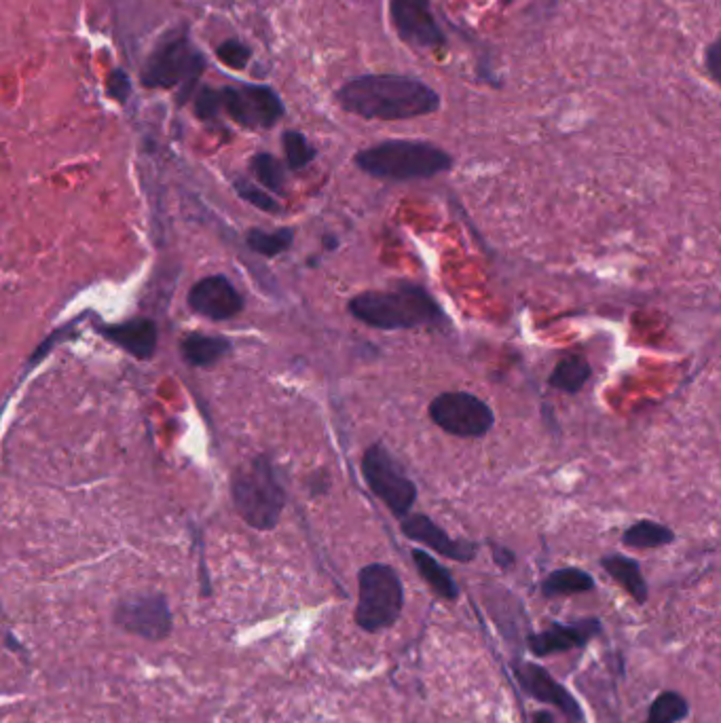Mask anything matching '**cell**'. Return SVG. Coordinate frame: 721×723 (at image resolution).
Returning a JSON list of instances; mask_svg holds the SVG:
<instances>
[{
  "instance_id": "1",
  "label": "cell",
  "mask_w": 721,
  "mask_h": 723,
  "mask_svg": "<svg viewBox=\"0 0 721 723\" xmlns=\"http://www.w3.org/2000/svg\"><path fill=\"white\" fill-rule=\"evenodd\" d=\"M345 113L377 121H409L440 110V94L409 74H362L335 94Z\"/></svg>"
},
{
  "instance_id": "2",
  "label": "cell",
  "mask_w": 721,
  "mask_h": 723,
  "mask_svg": "<svg viewBox=\"0 0 721 723\" xmlns=\"http://www.w3.org/2000/svg\"><path fill=\"white\" fill-rule=\"evenodd\" d=\"M347 311L377 330H411L445 320L428 290L406 282L385 292H362L347 303Z\"/></svg>"
},
{
  "instance_id": "3",
  "label": "cell",
  "mask_w": 721,
  "mask_h": 723,
  "mask_svg": "<svg viewBox=\"0 0 721 723\" xmlns=\"http://www.w3.org/2000/svg\"><path fill=\"white\" fill-rule=\"evenodd\" d=\"M354 163L379 180H425L453 168V157L432 142L383 140L356 153Z\"/></svg>"
},
{
  "instance_id": "4",
  "label": "cell",
  "mask_w": 721,
  "mask_h": 723,
  "mask_svg": "<svg viewBox=\"0 0 721 723\" xmlns=\"http://www.w3.org/2000/svg\"><path fill=\"white\" fill-rule=\"evenodd\" d=\"M231 495L235 510L250 527L269 531L280 523L286 495L267 457H256L235 474Z\"/></svg>"
},
{
  "instance_id": "5",
  "label": "cell",
  "mask_w": 721,
  "mask_h": 723,
  "mask_svg": "<svg viewBox=\"0 0 721 723\" xmlns=\"http://www.w3.org/2000/svg\"><path fill=\"white\" fill-rule=\"evenodd\" d=\"M404 607V586L394 567L373 563L358 573L356 624L366 633L392 628Z\"/></svg>"
},
{
  "instance_id": "6",
  "label": "cell",
  "mask_w": 721,
  "mask_h": 723,
  "mask_svg": "<svg viewBox=\"0 0 721 723\" xmlns=\"http://www.w3.org/2000/svg\"><path fill=\"white\" fill-rule=\"evenodd\" d=\"M362 474L366 485L396 518L411 514L417 502V487L385 444L377 442L364 451Z\"/></svg>"
},
{
  "instance_id": "7",
  "label": "cell",
  "mask_w": 721,
  "mask_h": 723,
  "mask_svg": "<svg viewBox=\"0 0 721 723\" xmlns=\"http://www.w3.org/2000/svg\"><path fill=\"white\" fill-rule=\"evenodd\" d=\"M430 417L440 430L457 438H480L495 423L491 406L468 392H445L432 400Z\"/></svg>"
},
{
  "instance_id": "8",
  "label": "cell",
  "mask_w": 721,
  "mask_h": 723,
  "mask_svg": "<svg viewBox=\"0 0 721 723\" xmlns=\"http://www.w3.org/2000/svg\"><path fill=\"white\" fill-rule=\"evenodd\" d=\"M220 102L233 121L244 127H273L284 117V104L271 87L242 85L220 91Z\"/></svg>"
},
{
  "instance_id": "9",
  "label": "cell",
  "mask_w": 721,
  "mask_h": 723,
  "mask_svg": "<svg viewBox=\"0 0 721 723\" xmlns=\"http://www.w3.org/2000/svg\"><path fill=\"white\" fill-rule=\"evenodd\" d=\"M390 17L398 39L417 49H442L449 39L432 11V0H390Z\"/></svg>"
},
{
  "instance_id": "10",
  "label": "cell",
  "mask_w": 721,
  "mask_h": 723,
  "mask_svg": "<svg viewBox=\"0 0 721 723\" xmlns=\"http://www.w3.org/2000/svg\"><path fill=\"white\" fill-rule=\"evenodd\" d=\"M115 624L129 635L159 641L172 633V609L159 595H134L117 605Z\"/></svg>"
},
{
  "instance_id": "11",
  "label": "cell",
  "mask_w": 721,
  "mask_h": 723,
  "mask_svg": "<svg viewBox=\"0 0 721 723\" xmlns=\"http://www.w3.org/2000/svg\"><path fill=\"white\" fill-rule=\"evenodd\" d=\"M203 68H206V62L201 55L193 51L187 41L178 39L153 55L142 79L146 87L170 89L178 83H187L189 87V83L193 85L201 77Z\"/></svg>"
},
{
  "instance_id": "12",
  "label": "cell",
  "mask_w": 721,
  "mask_h": 723,
  "mask_svg": "<svg viewBox=\"0 0 721 723\" xmlns=\"http://www.w3.org/2000/svg\"><path fill=\"white\" fill-rule=\"evenodd\" d=\"M402 533L409 540L432 548L434 552L447 556L457 563H470L476 559L478 544L470 540H455L440 525H436L430 516L425 514H406L400 525Z\"/></svg>"
},
{
  "instance_id": "13",
  "label": "cell",
  "mask_w": 721,
  "mask_h": 723,
  "mask_svg": "<svg viewBox=\"0 0 721 723\" xmlns=\"http://www.w3.org/2000/svg\"><path fill=\"white\" fill-rule=\"evenodd\" d=\"M189 305L203 318L220 322L231 320L244 311V296L237 292L225 275H212L193 286Z\"/></svg>"
},
{
  "instance_id": "14",
  "label": "cell",
  "mask_w": 721,
  "mask_h": 723,
  "mask_svg": "<svg viewBox=\"0 0 721 723\" xmlns=\"http://www.w3.org/2000/svg\"><path fill=\"white\" fill-rule=\"evenodd\" d=\"M514 675L531 698L544 702V704H550V707L561 709L573 721H578V723L584 721V713L580 709V704L576 702V698H573L557 679H552V675L544 669V666L535 664V662L516 664Z\"/></svg>"
},
{
  "instance_id": "15",
  "label": "cell",
  "mask_w": 721,
  "mask_h": 723,
  "mask_svg": "<svg viewBox=\"0 0 721 723\" xmlns=\"http://www.w3.org/2000/svg\"><path fill=\"white\" fill-rule=\"evenodd\" d=\"M599 633H601V622L597 618L580 620L576 624L554 622L550 628L542 630V633L529 635L527 647L533 656L544 658L550 654H561L567 650H576V647H584Z\"/></svg>"
},
{
  "instance_id": "16",
  "label": "cell",
  "mask_w": 721,
  "mask_h": 723,
  "mask_svg": "<svg viewBox=\"0 0 721 723\" xmlns=\"http://www.w3.org/2000/svg\"><path fill=\"white\" fill-rule=\"evenodd\" d=\"M100 335L140 360L153 358L157 349V324L149 318L129 320L115 326H102Z\"/></svg>"
},
{
  "instance_id": "17",
  "label": "cell",
  "mask_w": 721,
  "mask_h": 723,
  "mask_svg": "<svg viewBox=\"0 0 721 723\" xmlns=\"http://www.w3.org/2000/svg\"><path fill=\"white\" fill-rule=\"evenodd\" d=\"M601 567L612 576L639 605H643L650 597L647 582L641 573V565L635 559H628L622 554H609L601 559Z\"/></svg>"
},
{
  "instance_id": "18",
  "label": "cell",
  "mask_w": 721,
  "mask_h": 723,
  "mask_svg": "<svg viewBox=\"0 0 721 723\" xmlns=\"http://www.w3.org/2000/svg\"><path fill=\"white\" fill-rule=\"evenodd\" d=\"M411 556H413V563L419 571V576L428 582V586L436 592L438 597L447 599V601H457V597H459L457 582L453 580L451 573L434 559L432 554H428L421 548H415Z\"/></svg>"
},
{
  "instance_id": "19",
  "label": "cell",
  "mask_w": 721,
  "mask_h": 723,
  "mask_svg": "<svg viewBox=\"0 0 721 723\" xmlns=\"http://www.w3.org/2000/svg\"><path fill=\"white\" fill-rule=\"evenodd\" d=\"M182 358L191 366H212L220 358H225L231 351V341L223 337H208V335H189L180 345Z\"/></svg>"
},
{
  "instance_id": "20",
  "label": "cell",
  "mask_w": 721,
  "mask_h": 723,
  "mask_svg": "<svg viewBox=\"0 0 721 723\" xmlns=\"http://www.w3.org/2000/svg\"><path fill=\"white\" fill-rule=\"evenodd\" d=\"M595 588V580L590 573L576 569V567H565L552 571L550 576L542 582V595L544 597H565V595H582V592H590Z\"/></svg>"
},
{
  "instance_id": "21",
  "label": "cell",
  "mask_w": 721,
  "mask_h": 723,
  "mask_svg": "<svg viewBox=\"0 0 721 723\" xmlns=\"http://www.w3.org/2000/svg\"><path fill=\"white\" fill-rule=\"evenodd\" d=\"M590 375H593V368L582 358V356H569L563 358L557 368L552 370L548 383L565 394H578L580 389L588 383Z\"/></svg>"
},
{
  "instance_id": "22",
  "label": "cell",
  "mask_w": 721,
  "mask_h": 723,
  "mask_svg": "<svg viewBox=\"0 0 721 723\" xmlns=\"http://www.w3.org/2000/svg\"><path fill=\"white\" fill-rule=\"evenodd\" d=\"M673 542H675V533L669 527L654 521H639L622 533V544L639 550L669 546Z\"/></svg>"
},
{
  "instance_id": "23",
  "label": "cell",
  "mask_w": 721,
  "mask_h": 723,
  "mask_svg": "<svg viewBox=\"0 0 721 723\" xmlns=\"http://www.w3.org/2000/svg\"><path fill=\"white\" fill-rule=\"evenodd\" d=\"M690 704L677 692H662L650 707L645 723H679L688 717Z\"/></svg>"
},
{
  "instance_id": "24",
  "label": "cell",
  "mask_w": 721,
  "mask_h": 723,
  "mask_svg": "<svg viewBox=\"0 0 721 723\" xmlns=\"http://www.w3.org/2000/svg\"><path fill=\"white\" fill-rule=\"evenodd\" d=\"M248 241V248L256 254L261 256H267V258H273L277 254L286 252L292 241H294V231L292 229H280V231H273V233H267V231H258V229H252L246 237Z\"/></svg>"
},
{
  "instance_id": "25",
  "label": "cell",
  "mask_w": 721,
  "mask_h": 723,
  "mask_svg": "<svg viewBox=\"0 0 721 723\" xmlns=\"http://www.w3.org/2000/svg\"><path fill=\"white\" fill-rule=\"evenodd\" d=\"M252 172L265 189H269L273 193H280V195L286 191V172L282 168V163L277 161L273 155H269V153L254 155Z\"/></svg>"
},
{
  "instance_id": "26",
  "label": "cell",
  "mask_w": 721,
  "mask_h": 723,
  "mask_svg": "<svg viewBox=\"0 0 721 723\" xmlns=\"http://www.w3.org/2000/svg\"><path fill=\"white\" fill-rule=\"evenodd\" d=\"M282 142H284V151H286V163H288V168L294 172L307 168V165L318 155L316 146H313L301 132H294V129H288Z\"/></svg>"
},
{
  "instance_id": "27",
  "label": "cell",
  "mask_w": 721,
  "mask_h": 723,
  "mask_svg": "<svg viewBox=\"0 0 721 723\" xmlns=\"http://www.w3.org/2000/svg\"><path fill=\"white\" fill-rule=\"evenodd\" d=\"M235 191H237L239 197H242L244 201H248L250 206H254L258 210L269 212V214H277L282 210L280 203H277L269 193H265L263 189H258L256 184H252V182H248L244 178L235 180Z\"/></svg>"
},
{
  "instance_id": "28",
  "label": "cell",
  "mask_w": 721,
  "mask_h": 723,
  "mask_svg": "<svg viewBox=\"0 0 721 723\" xmlns=\"http://www.w3.org/2000/svg\"><path fill=\"white\" fill-rule=\"evenodd\" d=\"M216 55H218V60L225 62L229 68L242 70V68H246V64L250 62L252 51H250L248 45L239 43V41H225L223 45L218 47Z\"/></svg>"
},
{
  "instance_id": "29",
  "label": "cell",
  "mask_w": 721,
  "mask_h": 723,
  "mask_svg": "<svg viewBox=\"0 0 721 723\" xmlns=\"http://www.w3.org/2000/svg\"><path fill=\"white\" fill-rule=\"evenodd\" d=\"M220 108H223V102H220V94L210 87L201 89L199 96H197V102H195V110L199 119H216V115L220 113Z\"/></svg>"
},
{
  "instance_id": "30",
  "label": "cell",
  "mask_w": 721,
  "mask_h": 723,
  "mask_svg": "<svg viewBox=\"0 0 721 723\" xmlns=\"http://www.w3.org/2000/svg\"><path fill=\"white\" fill-rule=\"evenodd\" d=\"M108 94L113 96L117 102H125L129 98V91H132V83L123 70H113L106 79Z\"/></svg>"
},
{
  "instance_id": "31",
  "label": "cell",
  "mask_w": 721,
  "mask_h": 723,
  "mask_svg": "<svg viewBox=\"0 0 721 723\" xmlns=\"http://www.w3.org/2000/svg\"><path fill=\"white\" fill-rule=\"evenodd\" d=\"M705 68L713 83H719V68H721V43L713 41L705 53Z\"/></svg>"
},
{
  "instance_id": "32",
  "label": "cell",
  "mask_w": 721,
  "mask_h": 723,
  "mask_svg": "<svg viewBox=\"0 0 721 723\" xmlns=\"http://www.w3.org/2000/svg\"><path fill=\"white\" fill-rule=\"evenodd\" d=\"M491 554H493L495 565H499L502 569H510L516 563V554L510 548L491 544Z\"/></svg>"
},
{
  "instance_id": "33",
  "label": "cell",
  "mask_w": 721,
  "mask_h": 723,
  "mask_svg": "<svg viewBox=\"0 0 721 723\" xmlns=\"http://www.w3.org/2000/svg\"><path fill=\"white\" fill-rule=\"evenodd\" d=\"M533 723H554V719H552V715L548 711H540V713H535Z\"/></svg>"
}]
</instances>
